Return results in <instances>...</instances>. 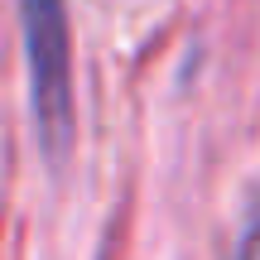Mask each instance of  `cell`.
<instances>
[{"label": "cell", "mask_w": 260, "mask_h": 260, "mask_svg": "<svg viewBox=\"0 0 260 260\" xmlns=\"http://www.w3.org/2000/svg\"><path fill=\"white\" fill-rule=\"evenodd\" d=\"M19 39L29 68V111L48 164H63L73 145V24L68 0H19Z\"/></svg>", "instance_id": "cell-1"}]
</instances>
